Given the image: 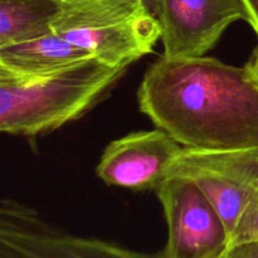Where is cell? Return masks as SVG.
Wrapping results in <instances>:
<instances>
[{"instance_id": "6da1fadb", "label": "cell", "mask_w": 258, "mask_h": 258, "mask_svg": "<svg viewBox=\"0 0 258 258\" xmlns=\"http://www.w3.org/2000/svg\"><path fill=\"white\" fill-rule=\"evenodd\" d=\"M138 102L183 148L258 149V81L246 66L161 55L144 75Z\"/></svg>"}, {"instance_id": "7a4b0ae2", "label": "cell", "mask_w": 258, "mask_h": 258, "mask_svg": "<svg viewBox=\"0 0 258 258\" xmlns=\"http://www.w3.org/2000/svg\"><path fill=\"white\" fill-rule=\"evenodd\" d=\"M126 70L90 58L40 77L0 75V130L24 138L52 133L92 110Z\"/></svg>"}, {"instance_id": "3957f363", "label": "cell", "mask_w": 258, "mask_h": 258, "mask_svg": "<svg viewBox=\"0 0 258 258\" xmlns=\"http://www.w3.org/2000/svg\"><path fill=\"white\" fill-rule=\"evenodd\" d=\"M53 32L115 67L154 52L161 39L158 14L146 0H59Z\"/></svg>"}, {"instance_id": "277c9868", "label": "cell", "mask_w": 258, "mask_h": 258, "mask_svg": "<svg viewBox=\"0 0 258 258\" xmlns=\"http://www.w3.org/2000/svg\"><path fill=\"white\" fill-rule=\"evenodd\" d=\"M190 179L212 202L229 232L258 193V149L198 150L183 148L169 178Z\"/></svg>"}, {"instance_id": "5b68a950", "label": "cell", "mask_w": 258, "mask_h": 258, "mask_svg": "<svg viewBox=\"0 0 258 258\" xmlns=\"http://www.w3.org/2000/svg\"><path fill=\"white\" fill-rule=\"evenodd\" d=\"M0 258H164L70 234L14 199L0 203Z\"/></svg>"}, {"instance_id": "8992f818", "label": "cell", "mask_w": 258, "mask_h": 258, "mask_svg": "<svg viewBox=\"0 0 258 258\" xmlns=\"http://www.w3.org/2000/svg\"><path fill=\"white\" fill-rule=\"evenodd\" d=\"M156 196L163 206L168 241L164 258H223L231 246L221 214L190 179L174 176Z\"/></svg>"}, {"instance_id": "52a82bcc", "label": "cell", "mask_w": 258, "mask_h": 258, "mask_svg": "<svg viewBox=\"0 0 258 258\" xmlns=\"http://www.w3.org/2000/svg\"><path fill=\"white\" fill-rule=\"evenodd\" d=\"M181 150L183 146L161 128L136 131L106 146L96 174L108 186L156 190L169 179Z\"/></svg>"}, {"instance_id": "ba28073f", "label": "cell", "mask_w": 258, "mask_h": 258, "mask_svg": "<svg viewBox=\"0 0 258 258\" xmlns=\"http://www.w3.org/2000/svg\"><path fill=\"white\" fill-rule=\"evenodd\" d=\"M164 57H202L229 25L246 20L242 0H158Z\"/></svg>"}, {"instance_id": "9c48e42d", "label": "cell", "mask_w": 258, "mask_h": 258, "mask_svg": "<svg viewBox=\"0 0 258 258\" xmlns=\"http://www.w3.org/2000/svg\"><path fill=\"white\" fill-rule=\"evenodd\" d=\"M93 58L87 50L54 32L0 48V75L32 78L52 75Z\"/></svg>"}, {"instance_id": "30bf717a", "label": "cell", "mask_w": 258, "mask_h": 258, "mask_svg": "<svg viewBox=\"0 0 258 258\" xmlns=\"http://www.w3.org/2000/svg\"><path fill=\"white\" fill-rule=\"evenodd\" d=\"M59 0H0V48L53 32Z\"/></svg>"}, {"instance_id": "8fae6325", "label": "cell", "mask_w": 258, "mask_h": 258, "mask_svg": "<svg viewBox=\"0 0 258 258\" xmlns=\"http://www.w3.org/2000/svg\"><path fill=\"white\" fill-rule=\"evenodd\" d=\"M247 242H258V193L232 233L229 247Z\"/></svg>"}, {"instance_id": "7c38bea8", "label": "cell", "mask_w": 258, "mask_h": 258, "mask_svg": "<svg viewBox=\"0 0 258 258\" xmlns=\"http://www.w3.org/2000/svg\"><path fill=\"white\" fill-rule=\"evenodd\" d=\"M223 258H258V242H247L229 247Z\"/></svg>"}, {"instance_id": "4fadbf2b", "label": "cell", "mask_w": 258, "mask_h": 258, "mask_svg": "<svg viewBox=\"0 0 258 258\" xmlns=\"http://www.w3.org/2000/svg\"><path fill=\"white\" fill-rule=\"evenodd\" d=\"M247 12V23L258 35V0H242Z\"/></svg>"}, {"instance_id": "5bb4252c", "label": "cell", "mask_w": 258, "mask_h": 258, "mask_svg": "<svg viewBox=\"0 0 258 258\" xmlns=\"http://www.w3.org/2000/svg\"><path fill=\"white\" fill-rule=\"evenodd\" d=\"M247 70L251 72V75L258 81V48L254 50V53L252 54L251 59L248 60V63L246 64Z\"/></svg>"}, {"instance_id": "9a60e30c", "label": "cell", "mask_w": 258, "mask_h": 258, "mask_svg": "<svg viewBox=\"0 0 258 258\" xmlns=\"http://www.w3.org/2000/svg\"><path fill=\"white\" fill-rule=\"evenodd\" d=\"M146 2H148V4L153 8L154 12L156 13V9H158V0H146Z\"/></svg>"}]
</instances>
